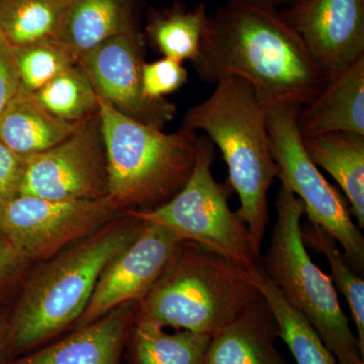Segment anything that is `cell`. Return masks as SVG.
I'll return each instance as SVG.
<instances>
[{
	"instance_id": "cell-1",
	"label": "cell",
	"mask_w": 364,
	"mask_h": 364,
	"mask_svg": "<svg viewBox=\"0 0 364 364\" xmlns=\"http://www.w3.org/2000/svg\"><path fill=\"white\" fill-rule=\"evenodd\" d=\"M203 82L243 79L262 100L308 105L327 79L301 40L274 7L256 0H229L208 16L198 58Z\"/></svg>"
},
{
	"instance_id": "cell-2",
	"label": "cell",
	"mask_w": 364,
	"mask_h": 364,
	"mask_svg": "<svg viewBox=\"0 0 364 364\" xmlns=\"http://www.w3.org/2000/svg\"><path fill=\"white\" fill-rule=\"evenodd\" d=\"M142 227L141 220L122 215L45 260L26 282L9 316L13 359L50 343L75 326L105 268Z\"/></svg>"
},
{
	"instance_id": "cell-3",
	"label": "cell",
	"mask_w": 364,
	"mask_h": 364,
	"mask_svg": "<svg viewBox=\"0 0 364 364\" xmlns=\"http://www.w3.org/2000/svg\"><path fill=\"white\" fill-rule=\"evenodd\" d=\"M205 102L191 107L182 127L202 130L221 151L229 172V186L240 207L254 249L261 256L268 223V191L279 169L270 149L267 105L243 79L228 77L215 83Z\"/></svg>"
},
{
	"instance_id": "cell-4",
	"label": "cell",
	"mask_w": 364,
	"mask_h": 364,
	"mask_svg": "<svg viewBox=\"0 0 364 364\" xmlns=\"http://www.w3.org/2000/svg\"><path fill=\"white\" fill-rule=\"evenodd\" d=\"M250 268L182 241L140 301L136 317L212 337L261 296Z\"/></svg>"
},
{
	"instance_id": "cell-5",
	"label": "cell",
	"mask_w": 364,
	"mask_h": 364,
	"mask_svg": "<svg viewBox=\"0 0 364 364\" xmlns=\"http://www.w3.org/2000/svg\"><path fill=\"white\" fill-rule=\"evenodd\" d=\"M109 172L107 198L122 213L150 210L168 202L186 183L198 152L196 132L164 133L98 97Z\"/></svg>"
},
{
	"instance_id": "cell-6",
	"label": "cell",
	"mask_w": 364,
	"mask_h": 364,
	"mask_svg": "<svg viewBox=\"0 0 364 364\" xmlns=\"http://www.w3.org/2000/svg\"><path fill=\"white\" fill-rule=\"evenodd\" d=\"M275 213L277 220L260 267L287 303L312 325L338 364H364L331 277L315 264L304 243L303 203L282 184Z\"/></svg>"
},
{
	"instance_id": "cell-7",
	"label": "cell",
	"mask_w": 364,
	"mask_h": 364,
	"mask_svg": "<svg viewBox=\"0 0 364 364\" xmlns=\"http://www.w3.org/2000/svg\"><path fill=\"white\" fill-rule=\"evenodd\" d=\"M215 145L207 136L198 138L195 166L177 195L150 210H129L143 222L168 230L181 241L198 245L236 261L244 267H258L256 253L245 223L230 208V188L213 176Z\"/></svg>"
},
{
	"instance_id": "cell-8",
	"label": "cell",
	"mask_w": 364,
	"mask_h": 364,
	"mask_svg": "<svg viewBox=\"0 0 364 364\" xmlns=\"http://www.w3.org/2000/svg\"><path fill=\"white\" fill-rule=\"evenodd\" d=\"M267 105L270 149L280 184L303 203L309 222L322 227L338 241L345 256L358 274L364 270V238L352 219L346 198L328 182L309 156L299 131L301 105L263 100Z\"/></svg>"
},
{
	"instance_id": "cell-9",
	"label": "cell",
	"mask_w": 364,
	"mask_h": 364,
	"mask_svg": "<svg viewBox=\"0 0 364 364\" xmlns=\"http://www.w3.org/2000/svg\"><path fill=\"white\" fill-rule=\"evenodd\" d=\"M122 215L107 196L59 200L18 196L4 205V237L30 262L47 260Z\"/></svg>"
},
{
	"instance_id": "cell-10",
	"label": "cell",
	"mask_w": 364,
	"mask_h": 364,
	"mask_svg": "<svg viewBox=\"0 0 364 364\" xmlns=\"http://www.w3.org/2000/svg\"><path fill=\"white\" fill-rule=\"evenodd\" d=\"M109 195V172L100 117L63 142L25 158L20 195L48 200H100Z\"/></svg>"
},
{
	"instance_id": "cell-11",
	"label": "cell",
	"mask_w": 364,
	"mask_h": 364,
	"mask_svg": "<svg viewBox=\"0 0 364 364\" xmlns=\"http://www.w3.org/2000/svg\"><path fill=\"white\" fill-rule=\"evenodd\" d=\"M98 97L136 121L163 130L174 119L176 105L144 95V37L138 28L111 38L80 60Z\"/></svg>"
},
{
	"instance_id": "cell-12",
	"label": "cell",
	"mask_w": 364,
	"mask_h": 364,
	"mask_svg": "<svg viewBox=\"0 0 364 364\" xmlns=\"http://www.w3.org/2000/svg\"><path fill=\"white\" fill-rule=\"evenodd\" d=\"M181 242L165 228L143 222L138 236L100 274L90 303L73 329L95 322L117 306L140 301L164 272Z\"/></svg>"
},
{
	"instance_id": "cell-13",
	"label": "cell",
	"mask_w": 364,
	"mask_h": 364,
	"mask_svg": "<svg viewBox=\"0 0 364 364\" xmlns=\"http://www.w3.org/2000/svg\"><path fill=\"white\" fill-rule=\"evenodd\" d=\"M279 13L327 80L364 56V0H301Z\"/></svg>"
},
{
	"instance_id": "cell-14",
	"label": "cell",
	"mask_w": 364,
	"mask_h": 364,
	"mask_svg": "<svg viewBox=\"0 0 364 364\" xmlns=\"http://www.w3.org/2000/svg\"><path fill=\"white\" fill-rule=\"evenodd\" d=\"M139 301L117 306L58 341L11 359L7 364H121Z\"/></svg>"
},
{
	"instance_id": "cell-15",
	"label": "cell",
	"mask_w": 364,
	"mask_h": 364,
	"mask_svg": "<svg viewBox=\"0 0 364 364\" xmlns=\"http://www.w3.org/2000/svg\"><path fill=\"white\" fill-rule=\"evenodd\" d=\"M279 328L262 296L210 337L203 364H289L277 349Z\"/></svg>"
},
{
	"instance_id": "cell-16",
	"label": "cell",
	"mask_w": 364,
	"mask_h": 364,
	"mask_svg": "<svg viewBox=\"0 0 364 364\" xmlns=\"http://www.w3.org/2000/svg\"><path fill=\"white\" fill-rule=\"evenodd\" d=\"M296 122L303 138L333 132L364 136V56L328 79Z\"/></svg>"
},
{
	"instance_id": "cell-17",
	"label": "cell",
	"mask_w": 364,
	"mask_h": 364,
	"mask_svg": "<svg viewBox=\"0 0 364 364\" xmlns=\"http://www.w3.org/2000/svg\"><path fill=\"white\" fill-rule=\"evenodd\" d=\"M136 28L135 0H67L53 41L78 63L105 41Z\"/></svg>"
},
{
	"instance_id": "cell-18",
	"label": "cell",
	"mask_w": 364,
	"mask_h": 364,
	"mask_svg": "<svg viewBox=\"0 0 364 364\" xmlns=\"http://www.w3.org/2000/svg\"><path fill=\"white\" fill-rule=\"evenodd\" d=\"M83 123H68L55 117L33 93L21 86L0 114V140L18 156L26 158L63 142Z\"/></svg>"
},
{
	"instance_id": "cell-19",
	"label": "cell",
	"mask_w": 364,
	"mask_h": 364,
	"mask_svg": "<svg viewBox=\"0 0 364 364\" xmlns=\"http://www.w3.org/2000/svg\"><path fill=\"white\" fill-rule=\"evenodd\" d=\"M303 138V136H301ZM309 156L336 181L350 205L358 226L364 228V136L347 132L303 138Z\"/></svg>"
},
{
	"instance_id": "cell-20",
	"label": "cell",
	"mask_w": 364,
	"mask_h": 364,
	"mask_svg": "<svg viewBox=\"0 0 364 364\" xmlns=\"http://www.w3.org/2000/svg\"><path fill=\"white\" fill-rule=\"evenodd\" d=\"M210 336L188 330L165 331L153 321L135 317L128 343V364H203Z\"/></svg>"
},
{
	"instance_id": "cell-21",
	"label": "cell",
	"mask_w": 364,
	"mask_h": 364,
	"mask_svg": "<svg viewBox=\"0 0 364 364\" xmlns=\"http://www.w3.org/2000/svg\"><path fill=\"white\" fill-rule=\"evenodd\" d=\"M207 6L198 4L186 9L174 4L168 9L152 11L148 16V40L163 56L183 63L198 58L203 35L207 30Z\"/></svg>"
},
{
	"instance_id": "cell-22",
	"label": "cell",
	"mask_w": 364,
	"mask_h": 364,
	"mask_svg": "<svg viewBox=\"0 0 364 364\" xmlns=\"http://www.w3.org/2000/svg\"><path fill=\"white\" fill-rule=\"evenodd\" d=\"M254 284L267 301L279 328V338L287 344L296 364H338L308 320L289 306L270 282L260 264L250 270Z\"/></svg>"
},
{
	"instance_id": "cell-23",
	"label": "cell",
	"mask_w": 364,
	"mask_h": 364,
	"mask_svg": "<svg viewBox=\"0 0 364 364\" xmlns=\"http://www.w3.org/2000/svg\"><path fill=\"white\" fill-rule=\"evenodd\" d=\"M67 0H0V31L14 48L54 40Z\"/></svg>"
},
{
	"instance_id": "cell-24",
	"label": "cell",
	"mask_w": 364,
	"mask_h": 364,
	"mask_svg": "<svg viewBox=\"0 0 364 364\" xmlns=\"http://www.w3.org/2000/svg\"><path fill=\"white\" fill-rule=\"evenodd\" d=\"M301 234L306 247L323 254L329 262L331 279L334 286L346 299L354 324L359 350L364 358V280L355 272L338 241L322 227L306 223L301 226Z\"/></svg>"
},
{
	"instance_id": "cell-25",
	"label": "cell",
	"mask_w": 364,
	"mask_h": 364,
	"mask_svg": "<svg viewBox=\"0 0 364 364\" xmlns=\"http://www.w3.org/2000/svg\"><path fill=\"white\" fill-rule=\"evenodd\" d=\"M33 95L52 114L68 123H83L100 112L97 91L79 63L67 68Z\"/></svg>"
},
{
	"instance_id": "cell-26",
	"label": "cell",
	"mask_w": 364,
	"mask_h": 364,
	"mask_svg": "<svg viewBox=\"0 0 364 364\" xmlns=\"http://www.w3.org/2000/svg\"><path fill=\"white\" fill-rule=\"evenodd\" d=\"M21 85L35 93L77 63L73 57L54 41L14 48Z\"/></svg>"
},
{
	"instance_id": "cell-27",
	"label": "cell",
	"mask_w": 364,
	"mask_h": 364,
	"mask_svg": "<svg viewBox=\"0 0 364 364\" xmlns=\"http://www.w3.org/2000/svg\"><path fill=\"white\" fill-rule=\"evenodd\" d=\"M188 80V72L183 63L163 57L157 61L144 63L142 88L144 95L152 100L165 97L181 90Z\"/></svg>"
},
{
	"instance_id": "cell-28",
	"label": "cell",
	"mask_w": 364,
	"mask_h": 364,
	"mask_svg": "<svg viewBox=\"0 0 364 364\" xmlns=\"http://www.w3.org/2000/svg\"><path fill=\"white\" fill-rule=\"evenodd\" d=\"M25 158L9 149L0 140V203L2 205L20 195Z\"/></svg>"
},
{
	"instance_id": "cell-29",
	"label": "cell",
	"mask_w": 364,
	"mask_h": 364,
	"mask_svg": "<svg viewBox=\"0 0 364 364\" xmlns=\"http://www.w3.org/2000/svg\"><path fill=\"white\" fill-rule=\"evenodd\" d=\"M21 86L14 47L0 31V114Z\"/></svg>"
},
{
	"instance_id": "cell-30",
	"label": "cell",
	"mask_w": 364,
	"mask_h": 364,
	"mask_svg": "<svg viewBox=\"0 0 364 364\" xmlns=\"http://www.w3.org/2000/svg\"><path fill=\"white\" fill-rule=\"evenodd\" d=\"M28 263L11 241L0 237V293L20 282Z\"/></svg>"
},
{
	"instance_id": "cell-31",
	"label": "cell",
	"mask_w": 364,
	"mask_h": 364,
	"mask_svg": "<svg viewBox=\"0 0 364 364\" xmlns=\"http://www.w3.org/2000/svg\"><path fill=\"white\" fill-rule=\"evenodd\" d=\"M11 359V322L0 311V364H7Z\"/></svg>"
},
{
	"instance_id": "cell-32",
	"label": "cell",
	"mask_w": 364,
	"mask_h": 364,
	"mask_svg": "<svg viewBox=\"0 0 364 364\" xmlns=\"http://www.w3.org/2000/svg\"><path fill=\"white\" fill-rule=\"evenodd\" d=\"M256 1L261 2V4H267L268 6L277 7V6H291V4H296V2L301 1V0H256Z\"/></svg>"
},
{
	"instance_id": "cell-33",
	"label": "cell",
	"mask_w": 364,
	"mask_h": 364,
	"mask_svg": "<svg viewBox=\"0 0 364 364\" xmlns=\"http://www.w3.org/2000/svg\"><path fill=\"white\" fill-rule=\"evenodd\" d=\"M2 220H4V205L0 203V237H4V226H2Z\"/></svg>"
}]
</instances>
